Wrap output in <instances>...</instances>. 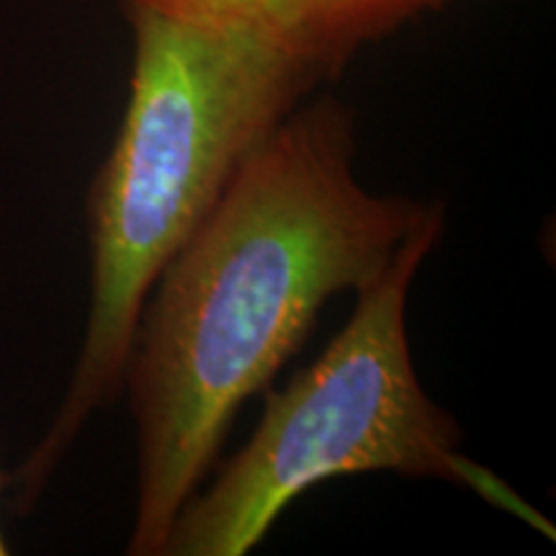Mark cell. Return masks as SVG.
I'll use <instances>...</instances> for the list:
<instances>
[{
  "instance_id": "obj_1",
  "label": "cell",
  "mask_w": 556,
  "mask_h": 556,
  "mask_svg": "<svg viewBox=\"0 0 556 556\" xmlns=\"http://www.w3.org/2000/svg\"><path fill=\"white\" fill-rule=\"evenodd\" d=\"M353 116L294 109L238 165L148 294L124 368L137 428L129 554L160 556L232 417L307 340L319 309L392 266L443 214L353 173Z\"/></svg>"
},
{
  "instance_id": "obj_2",
  "label": "cell",
  "mask_w": 556,
  "mask_h": 556,
  "mask_svg": "<svg viewBox=\"0 0 556 556\" xmlns=\"http://www.w3.org/2000/svg\"><path fill=\"white\" fill-rule=\"evenodd\" d=\"M129 101L90 186V312L73 381L18 471L26 505L96 409L124 394L148 294L217 204L238 165L328 70L274 34L235 21L129 5Z\"/></svg>"
},
{
  "instance_id": "obj_3",
  "label": "cell",
  "mask_w": 556,
  "mask_h": 556,
  "mask_svg": "<svg viewBox=\"0 0 556 556\" xmlns=\"http://www.w3.org/2000/svg\"><path fill=\"white\" fill-rule=\"evenodd\" d=\"M443 222L441 214L417 229L387 274L356 291L345 328L270 394L250 441L180 507L160 556H245L299 495L368 471L446 479L526 516L500 479L458 451L462 430L413 366L407 294Z\"/></svg>"
},
{
  "instance_id": "obj_4",
  "label": "cell",
  "mask_w": 556,
  "mask_h": 556,
  "mask_svg": "<svg viewBox=\"0 0 556 556\" xmlns=\"http://www.w3.org/2000/svg\"><path fill=\"white\" fill-rule=\"evenodd\" d=\"M127 5L255 26L336 73L356 47L430 9V0H127Z\"/></svg>"
},
{
  "instance_id": "obj_5",
  "label": "cell",
  "mask_w": 556,
  "mask_h": 556,
  "mask_svg": "<svg viewBox=\"0 0 556 556\" xmlns=\"http://www.w3.org/2000/svg\"><path fill=\"white\" fill-rule=\"evenodd\" d=\"M3 484H5V475H3V469H0V492H3ZM3 554H9V546H5L3 533H0V556Z\"/></svg>"
},
{
  "instance_id": "obj_6",
  "label": "cell",
  "mask_w": 556,
  "mask_h": 556,
  "mask_svg": "<svg viewBox=\"0 0 556 556\" xmlns=\"http://www.w3.org/2000/svg\"><path fill=\"white\" fill-rule=\"evenodd\" d=\"M438 3H443V0H430V5H438Z\"/></svg>"
}]
</instances>
